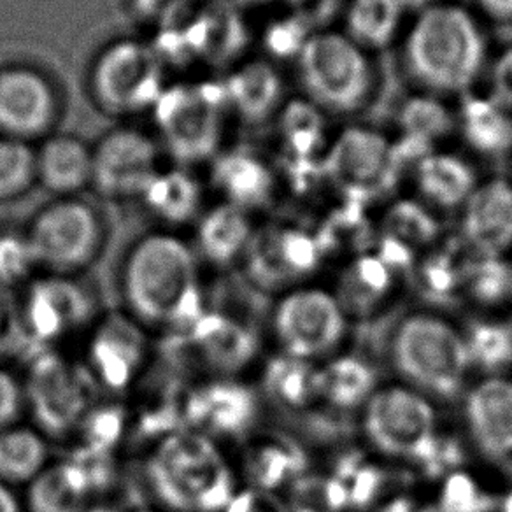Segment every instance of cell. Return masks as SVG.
I'll return each mask as SVG.
<instances>
[{"label":"cell","mask_w":512,"mask_h":512,"mask_svg":"<svg viewBox=\"0 0 512 512\" xmlns=\"http://www.w3.org/2000/svg\"><path fill=\"white\" fill-rule=\"evenodd\" d=\"M225 107V86H165L153 109L167 150L179 162L213 157L221 143Z\"/></svg>","instance_id":"9c48e42d"},{"label":"cell","mask_w":512,"mask_h":512,"mask_svg":"<svg viewBox=\"0 0 512 512\" xmlns=\"http://www.w3.org/2000/svg\"><path fill=\"white\" fill-rule=\"evenodd\" d=\"M456 136L477 157L497 158L512 150V114L484 92L469 93L455 107Z\"/></svg>","instance_id":"7402d4cb"},{"label":"cell","mask_w":512,"mask_h":512,"mask_svg":"<svg viewBox=\"0 0 512 512\" xmlns=\"http://www.w3.org/2000/svg\"><path fill=\"white\" fill-rule=\"evenodd\" d=\"M97 106L109 114L143 113L164 93V67L148 44L118 39L100 51L90 71Z\"/></svg>","instance_id":"52a82bcc"},{"label":"cell","mask_w":512,"mask_h":512,"mask_svg":"<svg viewBox=\"0 0 512 512\" xmlns=\"http://www.w3.org/2000/svg\"><path fill=\"white\" fill-rule=\"evenodd\" d=\"M402 2V6L407 9H413L414 13H418L421 9L428 8V6H432V4H437V2H441V0H400Z\"/></svg>","instance_id":"681fc988"},{"label":"cell","mask_w":512,"mask_h":512,"mask_svg":"<svg viewBox=\"0 0 512 512\" xmlns=\"http://www.w3.org/2000/svg\"><path fill=\"white\" fill-rule=\"evenodd\" d=\"M479 90L512 114V43L493 50Z\"/></svg>","instance_id":"7bdbcfd3"},{"label":"cell","mask_w":512,"mask_h":512,"mask_svg":"<svg viewBox=\"0 0 512 512\" xmlns=\"http://www.w3.org/2000/svg\"><path fill=\"white\" fill-rule=\"evenodd\" d=\"M48 467L50 444L41 430L20 423L0 430V481L32 484Z\"/></svg>","instance_id":"4dcf8cb0"},{"label":"cell","mask_w":512,"mask_h":512,"mask_svg":"<svg viewBox=\"0 0 512 512\" xmlns=\"http://www.w3.org/2000/svg\"><path fill=\"white\" fill-rule=\"evenodd\" d=\"M481 179L472 158L448 146L416 158L411 172L416 199L432 211H460Z\"/></svg>","instance_id":"d6986e66"},{"label":"cell","mask_w":512,"mask_h":512,"mask_svg":"<svg viewBox=\"0 0 512 512\" xmlns=\"http://www.w3.org/2000/svg\"><path fill=\"white\" fill-rule=\"evenodd\" d=\"M25 400L27 392L18 377L0 365V430L18 423Z\"/></svg>","instance_id":"f6af8a7d"},{"label":"cell","mask_w":512,"mask_h":512,"mask_svg":"<svg viewBox=\"0 0 512 512\" xmlns=\"http://www.w3.org/2000/svg\"><path fill=\"white\" fill-rule=\"evenodd\" d=\"M143 342L128 325L118 321L97 330L92 346V369L109 386H123L143 363Z\"/></svg>","instance_id":"f546056e"},{"label":"cell","mask_w":512,"mask_h":512,"mask_svg":"<svg viewBox=\"0 0 512 512\" xmlns=\"http://www.w3.org/2000/svg\"><path fill=\"white\" fill-rule=\"evenodd\" d=\"M465 334L470 362L488 372H500L512 363V330L493 321H476Z\"/></svg>","instance_id":"f35d334b"},{"label":"cell","mask_w":512,"mask_h":512,"mask_svg":"<svg viewBox=\"0 0 512 512\" xmlns=\"http://www.w3.org/2000/svg\"><path fill=\"white\" fill-rule=\"evenodd\" d=\"M139 200L153 218L169 227L167 230L199 220L204 213V192L199 179L179 167L160 169Z\"/></svg>","instance_id":"83f0119b"},{"label":"cell","mask_w":512,"mask_h":512,"mask_svg":"<svg viewBox=\"0 0 512 512\" xmlns=\"http://www.w3.org/2000/svg\"><path fill=\"white\" fill-rule=\"evenodd\" d=\"M223 512H288L271 493L260 490L237 491L234 500Z\"/></svg>","instance_id":"bcb514c9"},{"label":"cell","mask_w":512,"mask_h":512,"mask_svg":"<svg viewBox=\"0 0 512 512\" xmlns=\"http://www.w3.org/2000/svg\"><path fill=\"white\" fill-rule=\"evenodd\" d=\"M130 512H165L162 509H134V511Z\"/></svg>","instance_id":"f5cc1de1"},{"label":"cell","mask_w":512,"mask_h":512,"mask_svg":"<svg viewBox=\"0 0 512 512\" xmlns=\"http://www.w3.org/2000/svg\"><path fill=\"white\" fill-rule=\"evenodd\" d=\"M439 230L432 209L418 199L397 200L384 214V235L407 248L428 246L437 239Z\"/></svg>","instance_id":"74e56055"},{"label":"cell","mask_w":512,"mask_h":512,"mask_svg":"<svg viewBox=\"0 0 512 512\" xmlns=\"http://www.w3.org/2000/svg\"><path fill=\"white\" fill-rule=\"evenodd\" d=\"M467 260L458 258L451 251H439L416 269L421 292L434 300H449L463 292Z\"/></svg>","instance_id":"ab89813d"},{"label":"cell","mask_w":512,"mask_h":512,"mask_svg":"<svg viewBox=\"0 0 512 512\" xmlns=\"http://www.w3.org/2000/svg\"><path fill=\"white\" fill-rule=\"evenodd\" d=\"M406 25L400 0H346L342 6V32L372 55L399 46Z\"/></svg>","instance_id":"4316f807"},{"label":"cell","mask_w":512,"mask_h":512,"mask_svg":"<svg viewBox=\"0 0 512 512\" xmlns=\"http://www.w3.org/2000/svg\"><path fill=\"white\" fill-rule=\"evenodd\" d=\"M491 500L465 472H451L441 493V512H490Z\"/></svg>","instance_id":"b9f144b4"},{"label":"cell","mask_w":512,"mask_h":512,"mask_svg":"<svg viewBox=\"0 0 512 512\" xmlns=\"http://www.w3.org/2000/svg\"><path fill=\"white\" fill-rule=\"evenodd\" d=\"M264 386L279 406L304 409L320 402V369L313 362L283 353L267 363Z\"/></svg>","instance_id":"d6a6232c"},{"label":"cell","mask_w":512,"mask_h":512,"mask_svg":"<svg viewBox=\"0 0 512 512\" xmlns=\"http://www.w3.org/2000/svg\"><path fill=\"white\" fill-rule=\"evenodd\" d=\"M228 107L251 123L269 120L285 102V79L278 67L265 60L241 65L225 85Z\"/></svg>","instance_id":"603a6c76"},{"label":"cell","mask_w":512,"mask_h":512,"mask_svg":"<svg viewBox=\"0 0 512 512\" xmlns=\"http://www.w3.org/2000/svg\"><path fill=\"white\" fill-rule=\"evenodd\" d=\"M190 428L220 442L251 428L256 418L255 393L234 379L221 377L195 388L185 404Z\"/></svg>","instance_id":"e0dca14e"},{"label":"cell","mask_w":512,"mask_h":512,"mask_svg":"<svg viewBox=\"0 0 512 512\" xmlns=\"http://www.w3.org/2000/svg\"><path fill=\"white\" fill-rule=\"evenodd\" d=\"M399 48L400 64L416 90L442 99L479 90L493 53L486 22L472 6L456 0L414 13Z\"/></svg>","instance_id":"6da1fadb"},{"label":"cell","mask_w":512,"mask_h":512,"mask_svg":"<svg viewBox=\"0 0 512 512\" xmlns=\"http://www.w3.org/2000/svg\"><path fill=\"white\" fill-rule=\"evenodd\" d=\"M472 8L486 23L512 25V0H472Z\"/></svg>","instance_id":"7dc6e473"},{"label":"cell","mask_w":512,"mask_h":512,"mask_svg":"<svg viewBox=\"0 0 512 512\" xmlns=\"http://www.w3.org/2000/svg\"><path fill=\"white\" fill-rule=\"evenodd\" d=\"M363 432L379 453L416 465L425 463L439 439L434 407L407 386L374 392L363 406Z\"/></svg>","instance_id":"ba28073f"},{"label":"cell","mask_w":512,"mask_h":512,"mask_svg":"<svg viewBox=\"0 0 512 512\" xmlns=\"http://www.w3.org/2000/svg\"><path fill=\"white\" fill-rule=\"evenodd\" d=\"M39 269L27 234L0 235V286L13 290Z\"/></svg>","instance_id":"60d3db41"},{"label":"cell","mask_w":512,"mask_h":512,"mask_svg":"<svg viewBox=\"0 0 512 512\" xmlns=\"http://www.w3.org/2000/svg\"><path fill=\"white\" fill-rule=\"evenodd\" d=\"M465 420L477 449L512 472V379L490 376L465 397Z\"/></svg>","instance_id":"2e32d148"},{"label":"cell","mask_w":512,"mask_h":512,"mask_svg":"<svg viewBox=\"0 0 512 512\" xmlns=\"http://www.w3.org/2000/svg\"><path fill=\"white\" fill-rule=\"evenodd\" d=\"M346 314L334 293L300 288L286 293L274 311V334L285 355L313 362L337 348Z\"/></svg>","instance_id":"8fae6325"},{"label":"cell","mask_w":512,"mask_h":512,"mask_svg":"<svg viewBox=\"0 0 512 512\" xmlns=\"http://www.w3.org/2000/svg\"><path fill=\"white\" fill-rule=\"evenodd\" d=\"M323 251L313 235L297 228H272L256 234L244 255L249 278L262 290H279L316 271Z\"/></svg>","instance_id":"9a60e30c"},{"label":"cell","mask_w":512,"mask_h":512,"mask_svg":"<svg viewBox=\"0 0 512 512\" xmlns=\"http://www.w3.org/2000/svg\"><path fill=\"white\" fill-rule=\"evenodd\" d=\"M37 185L36 146L0 136V202L20 199Z\"/></svg>","instance_id":"8d00e7d4"},{"label":"cell","mask_w":512,"mask_h":512,"mask_svg":"<svg viewBox=\"0 0 512 512\" xmlns=\"http://www.w3.org/2000/svg\"><path fill=\"white\" fill-rule=\"evenodd\" d=\"M397 127L400 139L395 143L414 150L416 160L428 151L442 148L446 139L456 134L455 107L448 106V100L442 97L416 90L402 102Z\"/></svg>","instance_id":"d4e9b609"},{"label":"cell","mask_w":512,"mask_h":512,"mask_svg":"<svg viewBox=\"0 0 512 512\" xmlns=\"http://www.w3.org/2000/svg\"><path fill=\"white\" fill-rule=\"evenodd\" d=\"M188 330L193 346L220 374L244 369L255 358L258 349L255 334L225 314L204 313Z\"/></svg>","instance_id":"cb8c5ba5"},{"label":"cell","mask_w":512,"mask_h":512,"mask_svg":"<svg viewBox=\"0 0 512 512\" xmlns=\"http://www.w3.org/2000/svg\"><path fill=\"white\" fill-rule=\"evenodd\" d=\"M376 390L374 370L358 356H339L320 369V402L335 409L365 406Z\"/></svg>","instance_id":"1f68e13d"},{"label":"cell","mask_w":512,"mask_h":512,"mask_svg":"<svg viewBox=\"0 0 512 512\" xmlns=\"http://www.w3.org/2000/svg\"><path fill=\"white\" fill-rule=\"evenodd\" d=\"M39 269L76 276L99 258L104 223L85 200L62 197L43 207L25 232Z\"/></svg>","instance_id":"8992f818"},{"label":"cell","mask_w":512,"mask_h":512,"mask_svg":"<svg viewBox=\"0 0 512 512\" xmlns=\"http://www.w3.org/2000/svg\"><path fill=\"white\" fill-rule=\"evenodd\" d=\"M213 181L223 195V202L248 213L267 206L276 193V172L253 151L235 150L218 155Z\"/></svg>","instance_id":"44dd1931"},{"label":"cell","mask_w":512,"mask_h":512,"mask_svg":"<svg viewBox=\"0 0 512 512\" xmlns=\"http://www.w3.org/2000/svg\"><path fill=\"white\" fill-rule=\"evenodd\" d=\"M0 512H25L15 488L4 481H0Z\"/></svg>","instance_id":"c3c4849f"},{"label":"cell","mask_w":512,"mask_h":512,"mask_svg":"<svg viewBox=\"0 0 512 512\" xmlns=\"http://www.w3.org/2000/svg\"><path fill=\"white\" fill-rule=\"evenodd\" d=\"M400 160L392 137L367 125H349L332 137L323 164L335 185L362 202L395 183Z\"/></svg>","instance_id":"30bf717a"},{"label":"cell","mask_w":512,"mask_h":512,"mask_svg":"<svg viewBox=\"0 0 512 512\" xmlns=\"http://www.w3.org/2000/svg\"><path fill=\"white\" fill-rule=\"evenodd\" d=\"M85 512H116L113 509H109V507H104V505H90Z\"/></svg>","instance_id":"816d5d0a"},{"label":"cell","mask_w":512,"mask_h":512,"mask_svg":"<svg viewBox=\"0 0 512 512\" xmlns=\"http://www.w3.org/2000/svg\"><path fill=\"white\" fill-rule=\"evenodd\" d=\"M395 276L383 260L374 255L355 258L342 272L335 299L342 311L353 318H367L392 297Z\"/></svg>","instance_id":"f1b7e54d"},{"label":"cell","mask_w":512,"mask_h":512,"mask_svg":"<svg viewBox=\"0 0 512 512\" xmlns=\"http://www.w3.org/2000/svg\"><path fill=\"white\" fill-rule=\"evenodd\" d=\"M460 214L463 241L477 255L500 256L512 248L511 179H481Z\"/></svg>","instance_id":"ac0fdd59"},{"label":"cell","mask_w":512,"mask_h":512,"mask_svg":"<svg viewBox=\"0 0 512 512\" xmlns=\"http://www.w3.org/2000/svg\"><path fill=\"white\" fill-rule=\"evenodd\" d=\"M255 228L248 211L220 202L197 220V248L209 264L230 265L248 253Z\"/></svg>","instance_id":"484cf974"},{"label":"cell","mask_w":512,"mask_h":512,"mask_svg":"<svg viewBox=\"0 0 512 512\" xmlns=\"http://www.w3.org/2000/svg\"><path fill=\"white\" fill-rule=\"evenodd\" d=\"M390 360L409 388L439 400L458 397L472 367L465 334L432 313L400 321L390 339Z\"/></svg>","instance_id":"5b68a950"},{"label":"cell","mask_w":512,"mask_h":512,"mask_svg":"<svg viewBox=\"0 0 512 512\" xmlns=\"http://www.w3.org/2000/svg\"><path fill=\"white\" fill-rule=\"evenodd\" d=\"M121 295L139 323L188 330L204 314L197 251L174 230L143 235L121 265Z\"/></svg>","instance_id":"7a4b0ae2"},{"label":"cell","mask_w":512,"mask_h":512,"mask_svg":"<svg viewBox=\"0 0 512 512\" xmlns=\"http://www.w3.org/2000/svg\"><path fill=\"white\" fill-rule=\"evenodd\" d=\"M27 335L39 342H57L85 328L93 318V300L74 276L48 274L32 281L22 300Z\"/></svg>","instance_id":"5bb4252c"},{"label":"cell","mask_w":512,"mask_h":512,"mask_svg":"<svg viewBox=\"0 0 512 512\" xmlns=\"http://www.w3.org/2000/svg\"><path fill=\"white\" fill-rule=\"evenodd\" d=\"M146 483L165 512H223L237 481L220 442L192 428L165 434L146 460Z\"/></svg>","instance_id":"3957f363"},{"label":"cell","mask_w":512,"mask_h":512,"mask_svg":"<svg viewBox=\"0 0 512 512\" xmlns=\"http://www.w3.org/2000/svg\"><path fill=\"white\" fill-rule=\"evenodd\" d=\"M502 512H512V493H509L502 502Z\"/></svg>","instance_id":"f907efd6"},{"label":"cell","mask_w":512,"mask_h":512,"mask_svg":"<svg viewBox=\"0 0 512 512\" xmlns=\"http://www.w3.org/2000/svg\"><path fill=\"white\" fill-rule=\"evenodd\" d=\"M92 148V186L106 199H139L162 169L160 146L141 128H113Z\"/></svg>","instance_id":"7c38bea8"},{"label":"cell","mask_w":512,"mask_h":512,"mask_svg":"<svg viewBox=\"0 0 512 512\" xmlns=\"http://www.w3.org/2000/svg\"><path fill=\"white\" fill-rule=\"evenodd\" d=\"M27 339L22 302L15 299L9 288L0 286V360L20 351Z\"/></svg>","instance_id":"ee69618b"},{"label":"cell","mask_w":512,"mask_h":512,"mask_svg":"<svg viewBox=\"0 0 512 512\" xmlns=\"http://www.w3.org/2000/svg\"><path fill=\"white\" fill-rule=\"evenodd\" d=\"M37 185L58 199L76 197L92 186L93 148L81 137L50 134L36 146Z\"/></svg>","instance_id":"ffe728a7"},{"label":"cell","mask_w":512,"mask_h":512,"mask_svg":"<svg viewBox=\"0 0 512 512\" xmlns=\"http://www.w3.org/2000/svg\"><path fill=\"white\" fill-rule=\"evenodd\" d=\"M463 293L477 306H502L512 297L511 267L500 256L470 258L465 265Z\"/></svg>","instance_id":"d590c367"},{"label":"cell","mask_w":512,"mask_h":512,"mask_svg":"<svg viewBox=\"0 0 512 512\" xmlns=\"http://www.w3.org/2000/svg\"><path fill=\"white\" fill-rule=\"evenodd\" d=\"M60 113L57 88L30 65L0 67V136L32 143L50 136Z\"/></svg>","instance_id":"4fadbf2b"},{"label":"cell","mask_w":512,"mask_h":512,"mask_svg":"<svg viewBox=\"0 0 512 512\" xmlns=\"http://www.w3.org/2000/svg\"><path fill=\"white\" fill-rule=\"evenodd\" d=\"M304 469V456L292 442L269 439L256 444L249 453V477L255 490L271 493L290 483Z\"/></svg>","instance_id":"e575fe53"},{"label":"cell","mask_w":512,"mask_h":512,"mask_svg":"<svg viewBox=\"0 0 512 512\" xmlns=\"http://www.w3.org/2000/svg\"><path fill=\"white\" fill-rule=\"evenodd\" d=\"M32 512H85L92 493L71 463L50 465L29 484Z\"/></svg>","instance_id":"836d02e7"},{"label":"cell","mask_w":512,"mask_h":512,"mask_svg":"<svg viewBox=\"0 0 512 512\" xmlns=\"http://www.w3.org/2000/svg\"><path fill=\"white\" fill-rule=\"evenodd\" d=\"M295 72L304 99L323 114L353 116L376 97L374 55L341 29L311 30L295 57Z\"/></svg>","instance_id":"277c9868"}]
</instances>
